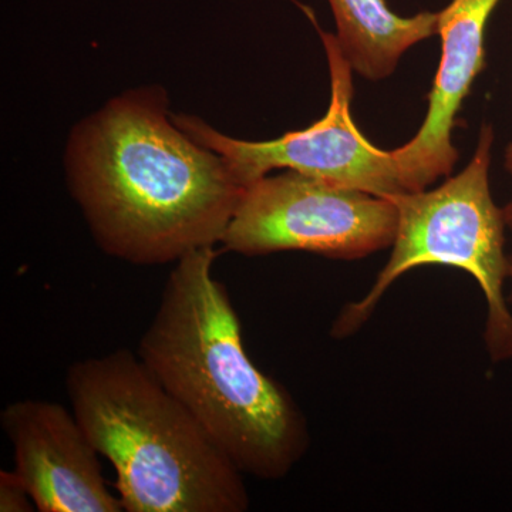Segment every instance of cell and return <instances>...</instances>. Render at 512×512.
<instances>
[{"mask_svg":"<svg viewBox=\"0 0 512 512\" xmlns=\"http://www.w3.org/2000/svg\"><path fill=\"white\" fill-rule=\"evenodd\" d=\"M35 507L26 485L13 471L0 473V511L28 512Z\"/></svg>","mask_w":512,"mask_h":512,"instance_id":"30bf717a","label":"cell"},{"mask_svg":"<svg viewBox=\"0 0 512 512\" xmlns=\"http://www.w3.org/2000/svg\"><path fill=\"white\" fill-rule=\"evenodd\" d=\"M397 222L392 198L288 170L245 188L221 245L244 256L303 251L352 261L392 247Z\"/></svg>","mask_w":512,"mask_h":512,"instance_id":"5b68a950","label":"cell"},{"mask_svg":"<svg viewBox=\"0 0 512 512\" xmlns=\"http://www.w3.org/2000/svg\"><path fill=\"white\" fill-rule=\"evenodd\" d=\"M508 279L511 281V296L510 299L512 301V256H510V269H508Z\"/></svg>","mask_w":512,"mask_h":512,"instance_id":"7c38bea8","label":"cell"},{"mask_svg":"<svg viewBox=\"0 0 512 512\" xmlns=\"http://www.w3.org/2000/svg\"><path fill=\"white\" fill-rule=\"evenodd\" d=\"M493 144V126L483 124L474 156L460 174L434 190L392 198L399 211L392 254L366 295L340 311L330 330L333 338H348L362 328L400 276L424 265L454 266L473 276L484 293V342L491 360L512 359V315L504 296L510 256L504 251L503 208L491 195Z\"/></svg>","mask_w":512,"mask_h":512,"instance_id":"277c9868","label":"cell"},{"mask_svg":"<svg viewBox=\"0 0 512 512\" xmlns=\"http://www.w3.org/2000/svg\"><path fill=\"white\" fill-rule=\"evenodd\" d=\"M0 424L12 444L15 473L37 511H124L103 476L99 451L62 404L16 400L2 410Z\"/></svg>","mask_w":512,"mask_h":512,"instance_id":"52a82bcc","label":"cell"},{"mask_svg":"<svg viewBox=\"0 0 512 512\" xmlns=\"http://www.w3.org/2000/svg\"><path fill=\"white\" fill-rule=\"evenodd\" d=\"M336 39L353 72L380 82L396 72L404 53L439 33V12L402 16L386 0H328Z\"/></svg>","mask_w":512,"mask_h":512,"instance_id":"9c48e42d","label":"cell"},{"mask_svg":"<svg viewBox=\"0 0 512 512\" xmlns=\"http://www.w3.org/2000/svg\"><path fill=\"white\" fill-rule=\"evenodd\" d=\"M328 57V113L312 126L268 141L229 137L200 117L173 114L178 127L231 164L245 187L274 170L296 171L340 187L393 198L406 190L393 151L382 150L353 121V69L338 39L319 30Z\"/></svg>","mask_w":512,"mask_h":512,"instance_id":"8992f818","label":"cell"},{"mask_svg":"<svg viewBox=\"0 0 512 512\" xmlns=\"http://www.w3.org/2000/svg\"><path fill=\"white\" fill-rule=\"evenodd\" d=\"M504 165L512 177V141L508 144L507 148H505ZM503 212L505 224H507V227L512 229V198L511 201L503 208Z\"/></svg>","mask_w":512,"mask_h":512,"instance_id":"8fae6325","label":"cell"},{"mask_svg":"<svg viewBox=\"0 0 512 512\" xmlns=\"http://www.w3.org/2000/svg\"><path fill=\"white\" fill-rule=\"evenodd\" d=\"M66 392L113 467L124 511H248L244 474L136 352L117 349L73 363Z\"/></svg>","mask_w":512,"mask_h":512,"instance_id":"3957f363","label":"cell"},{"mask_svg":"<svg viewBox=\"0 0 512 512\" xmlns=\"http://www.w3.org/2000/svg\"><path fill=\"white\" fill-rule=\"evenodd\" d=\"M161 86L113 97L73 127L64 171L104 254L177 264L221 244L245 185L220 154L178 127Z\"/></svg>","mask_w":512,"mask_h":512,"instance_id":"6da1fadb","label":"cell"},{"mask_svg":"<svg viewBox=\"0 0 512 512\" xmlns=\"http://www.w3.org/2000/svg\"><path fill=\"white\" fill-rule=\"evenodd\" d=\"M215 259L202 248L174 264L136 353L244 476L279 480L305 456L308 424L249 357Z\"/></svg>","mask_w":512,"mask_h":512,"instance_id":"7a4b0ae2","label":"cell"},{"mask_svg":"<svg viewBox=\"0 0 512 512\" xmlns=\"http://www.w3.org/2000/svg\"><path fill=\"white\" fill-rule=\"evenodd\" d=\"M501 0H451L439 12L441 57L426 119L393 156L409 192L427 190L447 177L458 160L453 144L458 111L485 69V30Z\"/></svg>","mask_w":512,"mask_h":512,"instance_id":"ba28073f","label":"cell"}]
</instances>
